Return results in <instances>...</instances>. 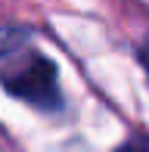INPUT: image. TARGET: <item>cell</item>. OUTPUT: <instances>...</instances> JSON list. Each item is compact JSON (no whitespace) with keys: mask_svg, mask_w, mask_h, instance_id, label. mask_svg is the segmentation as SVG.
Returning <instances> with one entry per match:
<instances>
[{"mask_svg":"<svg viewBox=\"0 0 149 152\" xmlns=\"http://www.w3.org/2000/svg\"><path fill=\"white\" fill-rule=\"evenodd\" d=\"M0 84L6 93L31 102L37 109H59L56 65L37 50L22 47V37L0 28Z\"/></svg>","mask_w":149,"mask_h":152,"instance_id":"obj_1","label":"cell"},{"mask_svg":"<svg viewBox=\"0 0 149 152\" xmlns=\"http://www.w3.org/2000/svg\"><path fill=\"white\" fill-rule=\"evenodd\" d=\"M115 152H149V143H124V146H118Z\"/></svg>","mask_w":149,"mask_h":152,"instance_id":"obj_2","label":"cell"}]
</instances>
